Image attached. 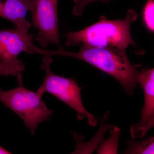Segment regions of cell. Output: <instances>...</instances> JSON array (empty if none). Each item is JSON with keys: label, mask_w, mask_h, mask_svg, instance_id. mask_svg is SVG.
I'll list each match as a JSON object with an SVG mask.
<instances>
[{"label": "cell", "mask_w": 154, "mask_h": 154, "mask_svg": "<svg viewBox=\"0 0 154 154\" xmlns=\"http://www.w3.org/2000/svg\"><path fill=\"white\" fill-rule=\"evenodd\" d=\"M137 83L143 90L145 102L140 120L131 126V134L133 139L143 137L154 127V68L138 72Z\"/></svg>", "instance_id": "7"}, {"label": "cell", "mask_w": 154, "mask_h": 154, "mask_svg": "<svg viewBox=\"0 0 154 154\" xmlns=\"http://www.w3.org/2000/svg\"><path fill=\"white\" fill-rule=\"evenodd\" d=\"M33 51L34 53L44 55L65 56L86 62L115 78L131 96L137 87L138 72L129 61L125 49L82 45L77 52L63 49L45 50L36 47Z\"/></svg>", "instance_id": "1"}, {"label": "cell", "mask_w": 154, "mask_h": 154, "mask_svg": "<svg viewBox=\"0 0 154 154\" xmlns=\"http://www.w3.org/2000/svg\"><path fill=\"white\" fill-rule=\"evenodd\" d=\"M124 154H144L154 153V138L151 137L141 141L131 140L127 142V148Z\"/></svg>", "instance_id": "9"}, {"label": "cell", "mask_w": 154, "mask_h": 154, "mask_svg": "<svg viewBox=\"0 0 154 154\" xmlns=\"http://www.w3.org/2000/svg\"><path fill=\"white\" fill-rule=\"evenodd\" d=\"M52 61L51 56L45 55L42 59L41 68L45 72V77L36 93L42 97L45 93L52 94L75 110L78 119L81 120L86 117L91 126H96L97 120L95 116L89 113L83 105L81 88L74 79L53 73L50 67Z\"/></svg>", "instance_id": "4"}, {"label": "cell", "mask_w": 154, "mask_h": 154, "mask_svg": "<svg viewBox=\"0 0 154 154\" xmlns=\"http://www.w3.org/2000/svg\"><path fill=\"white\" fill-rule=\"evenodd\" d=\"M137 16L136 11L130 10L125 18L121 20H108L104 17L82 30L65 35V45L82 44L90 47L125 49L129 45H135L130 30L131 25Z\"/></svg>", "instance_id": "2"}, {"label": "cell", "mask_w": 154, "mask_h": 154, "mask_svg": "<svg viewBox=\"0 0 154 154\" xmlns=\"http://www.w3.org/2000/svg\"><path fill=\"white\" fill-rule=\"evenodd\" d=\"M17 75L19 86L8 91L0 90V102L19 116L34 135L38 124L49 120L54 110L47 107L36 92L23 86L21 73Z\"/></svg>", "instance_id": "3"}, {"label": "cell", "mask_w": 154, "mask_h": 154, "mask_svg": "<svg viewBox=\"0 0 154 154\" xmlns=\"http://www.w3.org/2000/svg\"><path fill=\"white\" fill-rule=\"evenodd\" d=\"M154 1L148 0L143 9V20L146 27L152 32L154 30Z\"/></svg>", "instance_id": "11"}, {"label": "cell", "mask_w": 154, "mask_h": 154, "mask_svg": "<svg viewBox=\"0 0 154 154\" xmlns=\"http://www.w3.org/2000/svg\"><path fill=\"white\" fill-rule=\"evenodd\" d=\"M33 36L17 28L0 30V75H17L24 70L18 55L32 44Z\"/></svg>", "instance_id": "5"}, {"label": "cell", "mask_w": 154, "mask_h": 154, "mask_svg": "<svg viewBox=\"0 0 154 154\" xmlns=\"http://www.w3.org/2000/svg\"><path fill=\"white\" fill-rule=\"evenodd\" d=\"M12 153L9 152L0 145V154H11Z\"/></svg>", "instance_id": "13"}, {"label": "cell", "mask_w": 154, "mask_h": 154, "mask_svg": "<svg viewBox=\"0 0 154 154\" xmlns=\"http://www.w3.org/2000/svg\"><path fill=\"white\" fill-rule=\"evenodd\" d=\"M58 0H34L31 11L32 23L38 29L36 40L42 47L45 48L51 43L60 46L57 17Z\"/></svg>", "instance_id": "6"}, {"label": "cell", "mask_w": 154, "mask_h": 154, "mask_svg": "<svg viewBox=\"0 0 154 154\" xmlns=\"http://www.w3.org/2000/svg\"><path fill=\"white\" fill-rule=\"evenodd\" d=\"M120 131L116 126L110 131V137L102 143L98 150V154H117L118 149L119 137L120 134Z\"/></svg>", "instance_id": "10"}, {"label": "cell", "mask_w": 154, "mask_h": 154, "mask_svg": "<svg viewBox=\"0 0 154 154\" xmlns=\"http://www.w3.org/2000/svg\"><path fill=\"white\" fill-rule=\"evenodd\" d=\"M33 6L34 0H3L2 18L13 22L19 30L28 32L31 24L26 16Z\"/></svg>", "instance_id": "8"}, {"label": "cell", "mask_w": 154, "mask_h": 154, "mask_svg": "<svg viewBox=\"0 0 154 154\" xmlns=\"http://www.w3.org/2000/svg\"><path fill=\"white\" fill-rule=\"evenodd\" d=\"M99 1L106 2L108 0H74L75 5L73 8V14L75 16H81L86 6L94 2Z\"/></svg>", "instance_id": "12"}]
</instances>
